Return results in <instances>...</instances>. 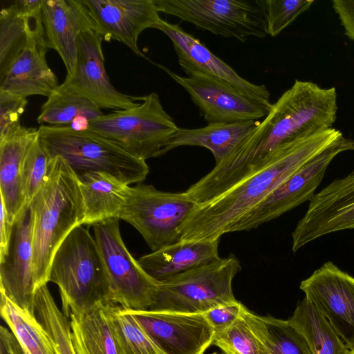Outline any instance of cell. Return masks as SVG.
Masks as SVG:
<instances>
[{
    "instance_id": "1",
    "label": "cell",
    "mask_w": 354,
    "mask_h": 354,
    "mask_svg": "<svg viewBox=\"0 0 354 354\" xmlns=\"http://www.w3.org/2000/svg\"><path fill=\"white\" fill-rule=\"evenodd\" d=\"M337 112L335 87L296 80L233 152L215 165V178L232 187L266 166L283 144L332 128Z\"/></svg>"
},
{
    "instance_id": "2",
    "label": "cell",
    "mask_w": 354,
    "mask_h": 354,
    "mask_svg": "<svg viewBox=\"0 0 354 354\" xmlns=\"http://www.w3.org/2000/svg\"><path fill=\"white\" fill-rule=\"evenodd\" d=\"M330 128L280 146L260 170L217 197L195 206L181 228L180 240H214L233 225L306 163L343 138Z\"/></svg>"
},
{
    "instance_id": "3",
    "label": "cell",
    "mask_w": 354,
    "mask_h": 354,
    "mask_svg": "<svg viewBox=\"0 0 354 354\" xmlns=\"http://www.w3.org/2000/svg\"><path fill=\"white\" fill-rule=\"evenodd\" d=\"M29 206L33 274L39 290L48 282L57 250L75 227L83 225L85 218L77 176L62 158H51L48 174Z\"/></svg>"
},
{
    "instance_id": "4",
    "label": "cell",
    "mask_w": 354,
    "mask_h": 354,
    "mask_svg": "<svg viewBox=\"0 0 354 354\" xmlns=\"http://www.w3.org/2000/svg\"><path fill=\"white\" fill-rule=\"evenodd\" d=\"M49 281L58 286L62 311L68 319L99 301L105 303L107 271L95 237L83 225L75 227L57 250Z\"/></svg>"
},
{
    "instance_id": "5",
    "label": "cell",
    "mask_w": 354,
    "mask_h": 354,
    "mask_svg": "<svg viewBox=\"0 0 354 354\" xmlns=\"http://www.w3.org/2000/svg\"><path fill=\"white\" fill-rule=\"evenodd\" d=\"M38 137L50 158H62L77 176L102 171L129 185L143 181L149 171L145 160L89 130L42 124Z\"/></svg>"
},
{
    "instance_id": "6",
    "label": "cell",
    "mask_w": 354,
    "mask_h": 354,
    "mask_svg": "<svg viewBox=\"0 0 354 354\" xmlns=\"http://www.w3.org/2000/svg\"><path fill=\"white\" fill-rule=\"evenodd\" d=\"M241 270L240 261L230 254L181 273L160 283L155 301L149 310L203 314L236 302L232 283Z\"/></svg>"
},
{
    "instance_id": "7",
    "label": "cell",
    "mask_w": 354,
    "mask_h": 354,
    "mask_svg": "<svg viewBox=\"0 0 354 354\" xmlns=\"http://www.w3.org/2000/svg\"><path fill=\"white\" fill-rule=\"evenodd\" d=\"M177 129L158 94L152 92L135 107L116 110L92 121L88 130L146 161L162 156L166 141Z\"/></svg>"
},
{
    "instance_id": "8",
    "label": "cell",
    "mask_w": 354,
    "mask_h": 354,
    "mask_svg": "<svg viewBox=\"0 0 354 354\" xmlns=\"http://www.w3.org/2000/svg\"><path fill=\"white\" fill-rule=\"evenodd\" d=\"M93 227L108 274L105 303L133 310H149L155 301L160 283L129 252L120 234L119 219L109 218Z\"/></svg>"
},
{
    "instance_id": "9",
    "label": "cell",
    "mask_w": 354,
    "mask_h": 354,
    "mask_svg": "<svg viewBox=\"0 0 354 354\" xmlns=\"http://www.w3.org/2000/svg\"><path fill=\"white\" fill-rule=\"evenodd\" d=\"M196 205L185 192H163L138 183L131 187L118 219L133 226L155 251L180 240L181 228Z\"/></svg>"
},
{
    "instance_id": "10",
    "label": "cell",
    "mask_w": 354,
    "mask_h": 354,
    "mask_svg": "<svg viewBox=\"0 0 354 354\" xmlns=\"http://www.w3.org/2000/svg\"><path fill=\"white\" fill-rule=\"evenodd\" d=\"M159 12L245 42L267 35L261 0H153Z\"/></svg>"
},
{
    "instance_id": "11",
    "label": "cell",
    "mask_w": 354,
    "mask_h": 354,
    "mask_svg": "<svg viewBox=\"0 0 354 354\" xmlns=\"http://www.w3.org/2000/svg\"><path fill=\"white\" fill-rule=\"evenodd\" d=\"M347 151L346 138L339 140L311 159L263 200L242 216L230 232L250 230L277 218L310 201L334 158Z\"/></svg>"
},
{
    "instance_id": "12",
    "label": "cell",
    "mask_w": 354,
    "mask_h": 354,
    "mask_svg": "<svg viewBox=\"0 0 354 354\" xmlns=\"http://www.w3.org/2000/svg\"><path fill=\"white\" fill-rule=\"evenodd\" d=\"M354 230V174L333 180L309 201L292 234V250L324 235Z\"/></svg>"
},
{
    "instance_id": "13",
    "label": "cell",
    "mask_w": 354,
    "mask_h": 354,
    "mask_svg": "<svg viewBox=\"0 0 354 354\" xmlns=\"http://www.w3.org/2000/svg\"><path fill=\"white\" fill-rule=\"evenodd\" d=\"M162 70L189 95L208 123H234L264 118L272 107L241 93L220 80L201 75L183 77Z\"/></svg>"
},
{
    "instance_id": "14",
    "label": "cell",
    "mask_w": 354,
    "mask_h": 354,
    "mask_svg": "<svg viewBox=\"0 0 354 354\" xmlns=\"http://www.w3.org/2000/svg\"><path fill=\"white\" fill-rule=\"evenodd\" d=\"M299 288L348 348L354 350V277L328 261L303 280Z\"/></svg>"
},
{
    "instance_id": "15",
    "label": "cell",
    "mask_w": 354,
    "mask_h": 354,
    "mask_svg": "<svg viewBox=\"0 0 354 354\" xmlns=\"http://www.w3.org/2000/svg\"><path fill=\"white\" fill-rule=\"evenodd\" d=\"M153 28L170 39L178 64L187 77L201 75L220 80L257 102L272 106L270 92L264 84H255L241 77L178 24H170L161 19Z\"/></svg>"
},
{
    "instance_id": "16",
    "label": "cell",
    "mask_w": 354,
    "mask_h": 354,
    "mask_svg": "<svg viewBox=\"0 0 354 354\" xmlns=\"http://www.w3.org/2000/svg\"><path fill=\"white\" fill-rule=\"evenodd\" d=\"M102 37L93 30L82 32L73 73L62 84L95 103L100 109H128L138 106L142 97L118 91L111 83L104 64Z\"/></svg>"
},
{
    "instance_id": "17",
    "label": "cell",
    "mask_w": 354,
    "mask_h": 354,
    "mask_svg": "<svg viewBox=\"0 0 354 354\" xmlns=\"http://www.w3.org/2000/svg\"><path fill=\"white\" fill-rule=\"evenodd\" d=\"M32 214L26 205L15 218L8 254L0 259V292L18 307L35 314Z\"/></svg>"
},
{
    "instance_id": "18",
    "label": "cell",
    "mask_w": 354,
    "mask_h": 354,
    "mask_svg": "<svg viewBox=\"0 0 354 354\" xmlns=\"http://www.w3.org/2000/svg\"><path fill=\"white\" fill-rule=\"evenodd\" d=\"M130 311L164 354H204L213 343L214 332L204 314Z\"/></svg>"
},
{
    "instance_id": "19",
    "label": "cell",
    "mask_w": 354,
    "mask_h": 354,
    "mask_svg": "<svg viewBox=\"0 0 354 354\" xmlns=\"http://www.w3.org/2000/svg\"><path fill=\"white\" fill-rule=\"evenodd\" d=\"M94 22L95 32L118 40L135 54L143 56L138 37L161 19L153 0H82Z\"/></svg>"
},
{
    "instance_id": "20",
    "label": "cell",
    "mask_w": 354,
    "mask_h": 354,
    "mask_svg": "<svg viewBox=\"0 0 354 354\" xmlns=\"http://www.w3.org/2000/svg\"><path fill=\"white\" fill-rule=\"evenodd\" d=\"M41 15L49 48L62 58L67 75L75 70L80 35L95 26L82 0H44Z\"/></svg>"
},
{
    "instance_id": "21",
    "label": "cell",
    "mask_w": 354,
    "mask_h": 354,
    "mask_svg": "<svg viewBox=\"0 0 354 354\" xmlns=\"http://www.w3.org/2000/svg\"><path fill=\"white\" fill-rule=\"evenodd\" d=\"M49 49L44 28L35 32L15 58L0 81V91L27 98L49 97L59 86L48 66L46 54Z\"/></svg>"
},
{
    "instance_id": "22",
    "label": "cell",
    "mask_w": 354,
    "mask_h": 354,
    "mask_svg": "<svg viewBox=\"0 0 354 354\" xmlns=\"http://www.w3.org/2000/svg\"><path fill=\"white\" fill-rule=\"evenodd\" d=\"M38 137V129L21 124L0 138V196L11 223L26 205L22 165L29 147Z\"/></svg>"
},
{
    "instance_id": "23",
    "label": "cell",
    "mask_w": 354,
    "mask_h": 354,
    "mask_svg": "<svg viewBox=\"0 0 354 354\" xmlns=\"http://www.w3.org/2000/svg\"><path fill=\"white\" fill-rule=\"evenodd\" d=\"M219 241L180 240L141 257L138 261L149 276L161 283L218 259Z\"/></svg>"
},
{
    "instance_id": "24",
    "label": "cell",
    "mask_w": 354,
    "mask_h": 354,
    "mask_svg": "<svg viewBox=\"0 0 354 354\" xmlns=\"http://www.w3.org/2000/svg\"><path fill=\"white\" fill-rule=\"evenodd\" d=\"M111 305L99 301L69 316L76 354H123L111 316Z\"/></svg>"
},
{
    "instance_id": "25",
    "label": "cell",
    "mask_w": 354,
    "mask_h": 354,
    "mask_svg": "<svg viewBox=\"0 0 354 354\" xmlns=\"http://www.w3.org/2000/svg\"><path fill=\"white\" fill-rule=\"evenodd\" d=\"M259 122L211 123L196 129L178 127L166 141L162 154L178 147H203L212 152L215 165L219 164L233 152Z\"/></svg>"
},
{
    "instance_id": "26",
    "label": "cell",
    "mask_w": 354,
    "mask_h": 354,
    "mask_svg": "<svg viewBox=\"0 0 354 354\" xmlns=\"http://www.w3.org/2000/svg\"><path fill=\"white\" fill-rule=\"evenodd\" d=\"M77 178L85 211L83 225H93L109 218H118L131 187L102 171L87 172Z\"/></svg>"
},
{
    "instance_id": "27",
    "label": "cell",
    "mask_w": 354,
    "mask_h": 354,
    "mask_svg": "<svg viewBox=\"0 0 354 354\" xmlns=\"http://www.w3.org/2000/svg\"><path fill=\"white\" fill-rule=\"evenodd\" d=\"M241 317L257 339L259 354H313L303 333L289 319L258 315L245 306Z\"/></svg>"
},
{
    "instance_id": "28",
    "label": "cell",
    "mask_w": 354,
    "mask_h": 354,
    "mask_svg": "<svg viewBox=\"0 0 354 354\" xmlns=\"http://www.w3.org/2000/svg\"><path fill=\"white\" fill-rule=\"evenodd\" d=\"M103 115L92 101L61 84L43 104L37 120L41 125L68 126L84 131L88 129L90 122Z\"/></svg>"
},
{
    "instance_id": "29",
    "label": "cell",
    "mask_w": 354,
    "mask_h": 354,
    "mask_svg": "<svg viewBox=\"0 0 354 354\" xmlns=\"http://www.w3.org/2000/svg\"><path fill=\"white\" fill-rule=\"evenodd\" d=\"M41 11L21 12L12 3L0 13V81L31 36L44 28Z\"/></svg>"
},
{
    "instance_id": "30",
    "label": "cell",
    "mask_w": 354,
    "mask_h": 354,
    "mask_svg": "<svg viewBox=\"0 0 354 354\" xmlns=\"http://www.w3.org/2000/svg\"><path fill=\"white\" fill-rule=\"evenodd\" d=\"M2 319L15 335L19 354H58L49 334L37 319L1 294Z\"/></svg>"
},
{
    "instance_id": "31",
    "label": "cell",
    "mask_w": 354,
    "mask_h": 354,
    "mask_svg": "<svg viewBox=\"0 0 354 354\" xmlns=\"http://www.w3.org/2000/svg\"><path fill=\"white\" fill-rule=\"evenodd\" d=\"M304 335L313 354H347L350 351L327 319L306 297L289 319Z\"/></svg>"
},
{
    "instance_id": "32",
    "label": "cell",
    "mask_w": 354,
    "mask_h": 354,
    "mask_svg": "<svg viewBox=\"0 0 354 354\" xmlns=\"http://www.w3.org/2000/svg\"><path fill=\"white\" fill-rule=\"evenodd\" d=\"M35 314L51 337L58 354H76L71 340L70 320L56 304L47 285L36 293Z\"/></svg>"
},
{
    "instance_id": "33",
    "label": "cell",
    "mask_w": 354,
    "mask_h": 354,
    "mask_svg": "<svg viewBox=\"0 0 354 354\" xmlns=\"http://www.w3.org/2000/svg\"><path fill=\"white\" fill-rule=\"evenodd\" d=\"M110 310L123 354H164L129 309L111 305Z\"/></svg>"
},
{
    "instance_id": "34",
    "label": "cell",
    "mask_w": 354,
    "mask_h": 354,
    "mask_svg": "<svg viewBox=\"0 0 354 354\" xmlns=\"http://www.w3.org/2000/svg\"><path fill=\"white\" fill-rule=\"evenodd\" d=\"M51 158L37 137L27 151L22 165V182L26 205H29L45 181Z\"/></svg>"
},
{
    "instance_id": "35",
    "label": "cell",
    "mask_w": 354,
    "mask_h": 354,
    "mask_svg": "<svg viewBox=\"0 0 354 354\" xmlns=\"http://www.w3.org/2000/svg\"><path fill=\"white\" fill-rule=\"evenodd\" d=\"M313 3V0H261L267 35H279Z\"/></svg>"
},
{
    "instance_id": "36",
    "label": "cell",
    "mask_w": 354,
    "mask_h": 354,
    "mask_svg": "<svg viewBox=\"0 0 354 354\" xmlns=\"http://www.w3.org/2000/svg\"><path fill=\"white\" fill-rule=\"evenodd\" d=\"M212 344L225 354H259L257 339L242 317L227 330L214 334Z\"/></svg>"
},
{
    "instance_id": "37",
    "label": "cell",
    "mask_w": 354,
    "mask_h": 354,
    "mask_svg": "<svg viewBox=\"0 0 354 354\" xmlns=\"http://www.w3.org/2000/svg\"><path fill=\"white\" fill-rule=\"evenodd\" d=\"M27 103V98L0 91V138L20 125L19 118Z\"/></svg>"
},
{
    "instance_id": "38",
    "label": "cell",
    "mask_w": 354,
    "mask_h": 354,
    "mask_svg": "<svg viewBox=\"0 0 354 354\" xmlns=\"http://www.w3.org/2000/svg\"><path fill=\"white\" fill-rule=\"evenodd\" d=\"M243 306L237 301L214 308L203 314L214 334H217L229 328L241 317Z\"/></svg>"
},
{
    "instance_id": "39",
    "label": "cell",
    "mask_w": 354,
    "mask_h": 354,
    "mask_svg": "<svg viewBox=\"0 0 354 354\" xmlns=\"http://www.w3.org/2000/svg\"><path fill=\"white\" fill-rule=\"evenodd\" d=\"M0 211V259L8 254L12 233L13 224L8 217V212L1 199Z\"/></svg>"
},
{
    "instance_id": "40",
    "label": "cell",
    "mask_w": 354,
    "mask_h": 354,
    "mask_svg": "<svg viewBox=\"0 0 354 354\" xmlns=\"http://www.w3.org/2000/svg\"><path fill=\"white\" fill-rule=\"evenodd\" d=\"M338 17L344 35L354 41V0L342 1L338 8Z\"/></svg>"
},
{
    "instance_id": "41",
    "label": "cell",
    "mask_w": 354,
    "mask_h": 354,
    "mask_svg": "<svg viewBox=\"0 0 354 354\" xmlns=\"http://www.w3.org/2000/svg\"><path fill=\"white\" fill-rule=\"evenodd\" d=\"M0 354H19L15 335L3 326H0Z\"/></svg>"
},
{
    "instance_id": "42",
    "label": "cell",
    "mask_w": 354,
    "mask_h": 354,
    "mask_svg": "<svg viewBox=\"0 0 354 354\" xmlns=\"http://www.w3.org/2000/svg\"><path fill=\"white\" fill-rule=\"evenodd\" d=\"M347 150L354 151V140L346 139ZM354 174V171L352 172Z\"/></svg>"
},
{
    "instance_id": "43",
    "label": "cell",
    "mask_w": 354,
    "mask_h": 354,
    "mask_svg": "<svg viewBox=\"0 0 354 354\" xmlns=\"http://www.w3.org/2000/svg\"><path fill=\"white\" fill-rule=\"evenodd\" d=\"M347 354H354V350H350Z\"/></svg>"
},
{
    "instance_id": "44",
    "label": "cell",
    "mask_w": 354,
    "mask_h": 354,
    "mask_svg": "<svg viewBox=\"0 0 354 354\" xmlns=\"http://www.w3.org/2000/svg\"><path fill=\"white\" fill-rule=\"evenodd\" d=\"M212 354H225V353H218V352H214V353H213Z\"/></svg>"
}]
</instances>
